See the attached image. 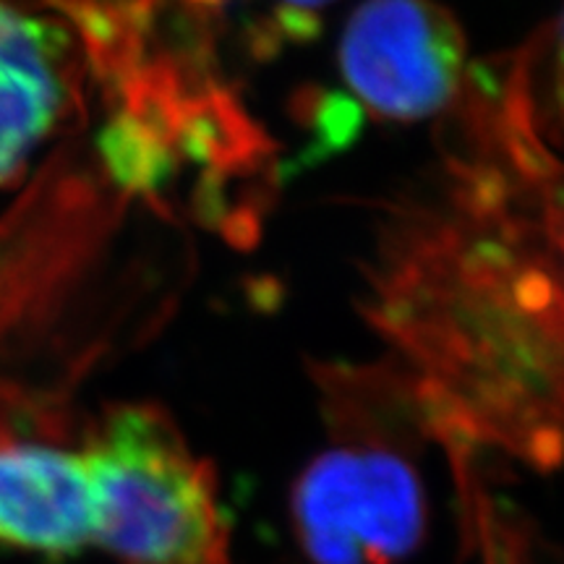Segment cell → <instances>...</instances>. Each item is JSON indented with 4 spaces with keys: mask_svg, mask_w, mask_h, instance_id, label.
<instances>
[{
    "mask_svg": "<svg viewBox=\"0 0 564 564\" xmlns=\"http://www.w3.org/2000/svg\"><path fill=\"white\" fill-rule=\"evenodd\" d=\"M398 225L373 322L405 358L432 440L455 463H564V270L520 175L489 141Z\"/></svg>",
    "mask_w": 564,
    "mask_h": 564,
    "instance_id": "1",
    "label": "cell"
},
{
    "mask_svg": "<svg viewBox=\"0 0 564 564\" xmlns=\"http://www.w3.org/2000/svg\"><path fill=\"white\" fill-rule=\"evenodd\" d=\"M333 444L301 470L293 533L312 564H400L426 533L413 455L432 440L403 369L322 373Z\"/></svg>",
    "mask_w": 564,
    "mask_h": 564,
    "instance_id": "2",
    "label": "cell"
},
{
    "mask_svg": "<svg viewBox=\"0 0 564 564\" xmlns=\"http://www.w3.org/2000/svg\"><path fill=\"white\" fill-rule=\"evenodd\" d=\"M97 535L118 564H232L215 468L154 403H116L82 434Z\"/></svg>",
    "mask_w": 564,
    "mask_h": 564,
    "instance_id": "3",
    "label": "cell"
},
{
    "mask_svg": "<svg viewBox=\"0 0 564 564\" xmlns=\"http://www.w3.org/2000/svg\"><path fill=\"white\" fill-rule=\"evenodd\" d=\"M340 74L377 121H423L460 100L463 30L436 0H366L343 32Z\"/></svg>",
    "mask_w": 564,
    "mask_h": 564,
    "instance_id": "4",
    "label": "cell"
},
{
    "mask_svg": "<svg viewBox=\"0 0 564 564\" xmlns=\"http://www.w3.org/2000/svg\"><path fill=\"white\" fill-rule=\"evenodd\" d=\"M97 499L82 444L0 432V546L61 564L95 544Z\"/></svg>",
    "mask_w": 564,
    "mask_h": 564,
    "instance_id": "5",
    "label": "cell"
},
{
    "mask_svg": "<svg viewBox=\"0 0 564 564\" xmlns=\"http://www.w3.org/2000/svg\"><path fill=\"white\" fill-rule=\"evenodd\" d=\"M74 91V58L58 21L0 0V186L53 137Z\"/></svg>",
    "mask_w": 564,
    "mask_h": 564,
    "instance_id": "6",
    "label": "cell"
},
{
    "mask_svg": "<svg viewBox=\"0 0 564 564\" xmlns=\"http://www.w3.org/2000/svg\"><path fill=\"white\" fill-rule=\"evenodd\" d=\"M491 121L507 158L525 183L541 230L564 270V162L556 160L552 147L535 137L502 91L491 100Z\"/></svg>",
    "mask_w": 564,
    "mask_h": 564,
    "instance_id": "7",
    "label": "cell"
},
{
    "mask_svg": "<svg viewBox=\"0 0 564 564\" xmlns=\"http://www.w3.org/2000/svg\"><path fill=\"white\" fill-rule=\"evenodd\" d=\"M499 82L535 137L546 147L564 144V11L528 42Z\"/></svg>",
    "mask_w": 564,
    "mask_h": 564,
    "instance_id": "8",
    "label": "cell"
},
{
    "mask_svg": "<svg viewBox=\"0 0 564 564\" xmlns=\"http://www.w3.org/2000/svg\"><path fill=\"white\" fill-rule=\"evenodd\" d=\"M335 0H253L259 11L253 45L267 53L288 42H301L316 34L322 13Z\"/></svg>",
    "mask_w": 564,
    "mask_h": 564,
    "instance_id": "9",
    "label": "cell"
}]
</instances>
